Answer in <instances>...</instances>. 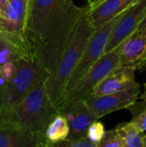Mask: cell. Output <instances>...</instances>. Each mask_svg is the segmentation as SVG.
I'll return each mask as SVG.
<instances>
[{"mask_svg": "<svg viewBox=\"0 0 146 147\" xmlns=\"http://www.w3.org/2000/svg\"><path fill=\"white\" fill-rule=\"evenodd\" d=\"M14 62L15 71L12 78L0 84V109L19 102L49 76L41 63L30 53L19 55Z\"/></svg>", "mask_w": 146, "mask_h": 147, "instance_id": "277c9868", "label": "cell"}, {"mask_svg": "<svg viewBox=\"0 0 146 147\" xmlns=\"http://www.w3.org/2000/svg\"><path fill=\"white\" fill-rule=\"evenodd\" d=\"M58 112L67 121L70 128L67 139L71 140L85 139L90 125L99 120L83 101L64 103Z\"/></svg>", "mask_w": 146, "mask_h": 147, "instance_id": "ba28073f", "label": "cell"}, {"mask_svg": "<svg viewBox=\"0 0 146 147\" xmlns=\"http://www.w3.org/2000/svg\"><path fill=\"white\" fill-rule=\"evenodd\" d=\"M85 15L82 17L58 65L45 81L47 96L57 109L62 105L69 78L80 59L90 36L96 30L90 26Z\"/></svg>", "mask_w": 146, "mask_h": 147, "instance_id": "3957f363", "label": "cell"}, {"mask_svg": "<svg viewBox=\"0 0 146 147\" xmlns=\"http://www.w3.org/2000/svg\"><path fill=\"white\" fill-rule=\"evenodd\" d=\"M132 124H133L141 132L146 131V108L144 109L141 112L138 113L137 115H134L133 120L130 121Z\"/></svg>", "mask_w": 146, "mask_h": 147, "instance_id": "44dd1931", "label": "cell"}, {"mask_svg": "<svg viewBox=\"0 0 146 147\" xmlns=\"http://www.w3.org/2000/svg\"><path fill=\"white\" fill-rule=\"evenodd\" d=\"M0 73H1V65H0Z\"/></svg>", "mask_w": 146, "mask_h": 147, "instance_id": "484cf974", "label": "cell"}, {"mask_svg": "<svg viewBox=\"0 0 146 147\" xmlns=\"http://www.w3.org/2000/svg\"><path fill=\"white\" fill-rule=\"evenodd\" d=\"M146 16V0H137L117 20L111 32L105 53L114 49L137 30Z\"/></svg>", "mask_w": 146, "mask_h": 147, "instance_id": "52a82bcc", "label": "cell"}, {"mask_svg": "<svg viewBox=\"0 0 146 147\" xmlns=\"http://www.w3.org/2000/svg\"><path fill=\"white\" fill-rule=\"evenodd\" d=\"M120 62L122 65L136 70L146 68V31L136 30L122 43L120 50Z\"/></svg>", "mask_w": 146, "mask_h": 147, "instance_id": "7c38bea8", "label": "cell"}, {"mask_svg": "<svg viewBox=\"0 0 146 147\" xmlns=\"http://www.w3.org/2000/svg\"><path fill=\"white\" fill-rule=\"evenodd\" d=\"M144 86H145V92L140 96V98H141V99H142V100H143V101H144V102L146 103V83L145 84V85H144Z\"/></svg>", "mask_w": 146, "mask_h": 147, "instance_id": "cb8c5ba5", "label": "cell"}, {"mask_svg": "<svg viewBox=\"0 0 146 147\" xmlns=\"http://www.w3.org/2000/svg\"><path fill=\"white\" fill-rule=\"evenodd\" d=\"M46 147H96V144L89 141L87 138L77 140H64L59 142H46Z\"/></svg>", "mask_w": 146, "mask_h": 147, "instance_id": "d6986e66", "label": "cell"}, {"mask_svg": "<svg viewBox=\"0 0 146 147\" xmlns=\"http://www.w3.org/2000/svg\"><path fill=\"white\" fill-rule=\"evenodd\" d=\"M89 9L73 0H28L22 37L30 54L50 74L58 65Z\"/></svg>", "mask_w": 146, "mask_h": 147, "instance_id": "6da1fadb", "label": "cell"}, {"mask_svg": "<svg viewBox=\"0 0 146 147\" xmlns=\"http://www.w3.org/2000/svg\"><path fill=\"white\" fill-rule=\"evenodd\" d=\"M121 47L122 44L109 52L104 53L77 83L65 92L62 104L80 101L84 102L92 97L94 88L112 71L122 65L120 58Z\"/></svg>", "mask_w": 146, "mask_h": 147, "instance_id": "5b68a950", "label": "cell"}, {"mask_svg": "<svg viewBox=\"0 0 146 147\" xmlns=\"http://www.w3.org/2000/svg\"><path fill=\"white\" fill-rule=\"evenodd\" d=\"M28 0H9L0 12V30L22 34Z\"/></svg>", "mask_w": 146, "mask_h": 147, "instance_id": "4fadbf2b", "label": "cell"}, {"mask_svg": "<svg viewBox=\"0 0 146 147\" xmlns=\"http://www.w3.org/2000/svg\"><path fill=\"white\" fill-rule=\"evenodd\" d=\"M120 16L94 31L83 50L80 59L78 60L76 67L74 68L69 78L65 92L71 89L93 65V64L97 61L105 53V49L109 40L111 32Z\"/></svg>", "mask_w": 146, "mask_h": 147, "instance_id": "8992f818", "label": "cell"}, {"mask_svg": "<svg viewBox=\"0 0 146 147\" xmlns=\"http://www.w3.org/2000/svg\"><path fill=\"white\" fill-rule=\"evenodd\" d=\"M6 47L28 52L22 34L9 33L0 30V51Z\"/></svg>", "mask_w": 146, "mask_h": 147, "instance_id": "e0dca14e", "label": "cell"}, {"mask_svg": "<svg viewBox=\"0 0 146 147\" xmlns=\"http://www.w3.org/2000/svg\"><path fill=\"white\" fill-rule=\"evenodd\" d=\"M139 86L135 79V70L129 66L120 65L94 88L93 96L122 92Z\"/></svg>", "mask_w": 146, "mask_h": 147, "instance_id": "8fae6325", "label": "cell"}, {"mask_svg": "<svg viewBox=\"0 0 146 147\" xmlns=\"http://www.w3.org/2000/svg\"><path fill=\"white\" fill-rule=\"evenodd\" d=\"M44 135L29 131L0 127V147H46Z\"/></svg>", "mask_w": 146, "mask_h": 147, "instance_id": "5bb4252c", "label": "cell"}, {"mask_svg": "<svg viewBox=\"0 0 146 147\" xmlns=\"http://www.w3.org/2000/svg\"><path fill=\"white\" fill-rule=\"evenodd\" d=\"M137 0H97L89 5L86 19L97 29L126 11Z\"/></svg>", "mask_w": 146, "mask_h": 147, "instance_id": "30bf717a", "label": "cell"}, {"mask_svg": "<svg viewBox=\"0 0 146 147\" xmlns=\"http://www.w3.org/2000/svg\"><path fill=\"white\" fill-rule=\"evenodd\" d=\"M105 132L106 131H105L103 124L101 121H96L89 127L86 138L89 141L96 144L102 139V137L104 136Z\"/></svg>", "mask_w": 146, "mask_h": 147, "instance_id": "ffe728a7", "label": "cell"}, {"mask_svg": "<svg viewBox=\"0 0 146 147\" xmlns=\"http://www.w3.org/2000/svg\"><path fill=\"white\" fill-rule=\"evenodd\" d=\"M70 128L66 119L60 114H57L49 123L45 132L46 140L48 142H59L68 138Z\"/></svg>", "mask_w": 146, "mask_h": 147, "instance_id": "2e32d148", "label": "cell"}, {"mask_svg": "<svg viewBox=\"0 0 146 147\" xmlns=\"http://www.w3.org/2000/svg\"><path fill=\"white\" fill-rule=\"evenodd\" d=\"M140 94V86L114 94L92 96L84 101L98 119L114 111L129 109L135 104Z\"/></svg>", "mask_w": 146, "mask_h": 147, "instance_id": "9c48e42d", "label": "cell"}, {"mask_svg": "<svg viewBox=\"0 0 146 147\" xmlns=\"http://www.w3.org/2000/svg\"><path fill=\"white\" fill-rule=\"evenodd\" d=\"M96 1H97V0H88V3H89V4H91V3H95Z\"/></svg>", "mask_w": 146, "mask_h": 147, "instance_id": "d4e9b609", "label": "cell"}, {"mask_svg": "<svg viewBox=\"0 0 146 147\" xmlns=\"http://www.w3.org/2000/svg\"><path fill=\"white\" fill-rule=\"evenodd\" d=\"M96 147H123L121 137L116 127L106 131L102 139L96 144Z\"/></svg>", "mask_w": 146, "mask_h": 147, "instance_id": "ac0fdd59", "label": "cell"}, {"mask_svg": "<svg viewBox=\"0 0 146 147\" xmlns=\"http://www.w3.org/2000/svg\"><path fill=\"white\" fill-rule=\"evenodd\" d=\"M9 0H0V12L4 9Z\"/></svg>", "mask_w": 146, "mask_h": 147, "instance_id": "603a6c76", "label": "cell"}, {"mask_svg": "<svg viewBox=\"0 0 146 147\" xmlns=\"http://www.w3.org/2000/svg\"><path fill=\"white\" fill-rule=\"evenodd\" d=\"M116 129L121 137L123 147H146V134L131 122L120 123Z\"/></svg>", "mask_w": 146, "mask_h": 147, "instance_id": "9a60e30c", "label": "cell"}, {"mask_svg": "<svg viewBox=\"0 0 146 147\" xmlns=\"http://www.w3.org/2000/svg\"><path fill=\"white\" fill-rule=\"evenodd\" d=\"M145 28H146V16L145 18L141 22V23L139 24V26L137 28V30H142V29H145Z\"/></svg>", "mask_w": 146, "mask_h": 147, "instance_id": "7402d4cb", "label": "cell"}, {"mask_svg": "<svg viewBox=\"0 0 146 147\" xmlns=\"http://www.w3.org/2000/svg\"><path fill=\"white\" fill-rule=\"evenodd\" d=\"M145 31H146V28H145Z\"/></svg>", "mask_w": 146, "mask_h": 147, "instance_id": "4316f807", "label": "cell"}, {"mask_svg": "<svg viewBox=\"0 0 146 147\" xmlns=\"http://www.w3.org/2000/svg\"><path fill=\"white\" fill-rule=\"evenodd\" d=\"M57 114L58 109L50 102L43 81L16 104L0 109V127L45 136L46 127Z\"/></svg>", "mask_w": 146, "mask_h": 147, "instance_id": "7a4b0ae2", "label": "cell"}]
</instances>
